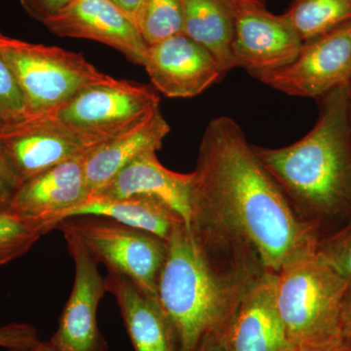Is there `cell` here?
<instances>
[{"label": "cell", "mask_w": 351, "mask_h": 351, "mask_svg": "<svg viewBox=\"0 0 351 351\" xmlns=\"http://www.w3.org/2000/svg\"><path fill=\"white\" fill-rule=\"evenodd\" d=\"M63 235L75 262V281L56 332L47 341L57 351H108L97 320L99 304L107 292L105 277L80 240L69 233Z\"/></svg>", "instance_id": "10"}, {"label": "cell", "mask_w": 351, "mask_h": 351, "mask_svg": "<svg viewBox=\"0 0 351 351\" xmlns=\"http://www.w3.org/2000/svg\"><path fill=\"white\" fill-rule=\"evenodd\" d=\"M318 252L348 283L351 294V218L320 239Z\"/></svg>", "instance_id": "24"}, {"label": "cell", "mask_w": 351, "mask_h": 351, "mask_svg": "<svg viewBox=\"0 0 351 351\" xmlns=\"http://www.w3.org/2000/svg\"><path fill=\"white\" fill-rule=\"evenodd\" d=\"M348 119H350V129H351V82H350V106H348Z\"/></svg>", "instance_id": "35"}, {"label": "cell", "mask_w": 351, "mask_h": 351, "mask_svg": "<svg viewBox=\"0 0 351 351\" xmlns=\"http://www.w3.org/2000/svg\"><path fill=\"white\" fill-rule=\"evenodd\" d=\"M87 156L66 161L21 184L6 211L34 223L43 235L52 232L91 195L85 175Z\"/></svg>", "instance_id": "11"}, {"label": "cell", "mask_w": 351, "mask_h": 351, "mask_svg": "<svg viewBox=\"0 0 351 351\" xmlns=\"http://www.w3.org/2000/svg\"><path fill=\"white\" fill-rule=\"evenodd\" d=\"M170 130L169 124L157 108L95 147L85 160L90 195H93L103 188L138 156L158 152Z\"/></svg>", "instance_id": "18"}, {"label": "cell", "mask_w": 351, "mask_h": 351, "mask_svg": "<svg viewBox=\"0 0 351 351\" xmlns=\"http://www.w3.org/2000/svg\"><path fill=\"white\" fill-rule=\"evenodd\" d=\"M82 215L106 217L131 228L152 233L167 242L176 226L184 223L172 208L149 196H131L120 199L88 198L69 218Z\"/></svg>", "instance_id": "20"}, {"label": "cell", "mask_w": 351, "mask_h": 351, "mask_svg": "<svg viewBox=\"0 0 351 351\" xmlns=\"http://www.w3.org/2000/svg\"><path fill=\"white\" fill-rule=\"evenodd\" d=\"M302 39L282 15L267 8L237 10L232 57L235 68H242L253 77L274 73L294 62Z\"/></svg>", "instance_id": "12"}, {"label": "cell", "mask_w": 351, "mask_h": 351, "mask_svg": "<svg viewBox=\"0 0 351 351\" xmlns=\"http://www.w3.org/2000/svg\"><path fill=\"white\" fill-rule=\"evenodd\" d=\"M108 138L77 130L51 115L32 117L0 124V156L21 186L51 168L89 154Z\"/></svg>", "instance_id": "7"}, {"label": "cell", "mask_w": 351, "mask_h": 351, "mask_svg": "<svg viewBox=\"0 0 351 351\" xmlns=\"http://www.w3.org/2000/svg\"><path fill=\"white\" fill-rule=\"evenodd\" d=\"M350 285L319 252L276 274L277 309L291 351H330L346 343Z\"/></svg>", "instance_id": "4"}, {"label": "cell", "mask_w": 351, "mask_h": 351, "mask_svg": "<svg viewBox=\"0 0 351 351\" xmlns=\"http://www.w3.org/2000/svg\"><path fill=\"white\" fill-rule=\"evenodd\" d=\"M105 279L134 350L181 351L175 328L157 298L145 294L130 278L114 270H108Z\"/></svg>", "instance_id": "17"}, {"label": "cell", "mask_w": 351, "mask_h": 351, "mask_svg": "<svg viewBox=\"0 0 351 351\" xmlns=\"http://www.w3.org/2000/svg\"><path fill=\"white\" fill-rule=\"evenodd\" d=\"M289 96L318 99L351 82V22L302 43L285 68L258 78Z\"/></svg>", "instance_id": "9"}, {"label": "cell", "mask_w": 351, "mask_h": 351, "mask_svg": "<svg viewBox=\"0 0 351 351\" xmlns=\"http://www.w3.org/2000/svg\"><path fill=\"white\" fill-rule=\"evenodd\" d=\"M7 351H57L55 350L48 341H40L38 346L34 348H29V350H7Z\"/></svg>", "instance_id": "33"}, {"label": "cell", "mask_w": 351, "mask_h": 351, "mask_svg": "<svg viewBox=\"0 0 351 351\" xmlns=\"http://www.w3.org/2000/svg\"><path fill=\"white\" fill-rule=\"evenodd\" d=\"M144 66L168 98H193L225 76L213 55L184 34L149 46Z\"/></svg>", "instance_id": "14"}, {"label": "cell", "mask_w": 351, "mask_h": 351, "mask_svg": "<svg viewBox=\"0 0 351 351\" xmlns=\"http://www.w3.org/2000/svg\"><path fill=\"white\" fill-rule=\"evenodd\" d=\"M38 330L27 323H10L0 327V348L25 350L40 343Z\"/></svg>", "instance_id": "26"}, {"label": "cell", "mask_w": 351, "mask_h": 351, "mask_svg": "<svg viewBox=\"0 0 351 351\" xmlns=\"http://www.w3.org/2000/svg\"><path fill=\"white\" fill-rule=\"evenodd\" d=\"M263 270L243 249L193 232L184 223L176 226L157 301L175 328L181 351H197L209 337L223 335L245 289Z\"/></svg>", "instance_id": "2"}, {"label": "cell", "mask_w": 351, "mask_h": 351, "mask_svg": "<svg viewBox=\"0 0 351 351\" xmlns=\"http://www.w3.org/2000/svg\"><path fill=\"white\" fill-rule=\"evenodd\" d=\"M21 5L34 19L43 23L73 0H19Z\"/></svg>", "instance_id": "27"}, {"label": "cell", "mask_w": 351, "mask_h": 351, "mask_svg": "<svg viewBox=\"0 0 351 351\" xmlns=\"http://www.w3.org/2000/svg\"><path fill=\"white\" fill-rule=\"evenodd\" d=\"M343 338L346 343L351 348V294L346 302L345 314H343Z\"/></svg>", "instance_id": "31"}, {"label": "cell", "mask_w": 351, "mask_h": 351, "mask_svg": "<svg viewBox=\"0 0 351 351\" xmlns=\"http://www.w3.org/2000/svg\"><path fill=\"white\" fill-rule=\"evenodd\" d=\"M112 1L138 25L145 0H112Z\"/></svg>", "instance_id": "29"}, {"label": "cell", "mask_w": 351, "mask_h": 351, "mask_svg": "<svg viewBox=\"0 0 351 351\" xmlns=\"http://www.w3.org/2000/svg\"><path fill=\"white\" fill-rule=\"evenodd\" d=\"M29 110L8 64L0 56V124H11L29 119Z\"/></svg>", "instance_id": "25"}, {"label": "cell", "mask_w": 351, "mask_h": 351, "mask_svg": "<svg viewBox=\"0 0 351 351\" xmlns=\"http://www.w3.org/2000/svg\"><path fill=\"white\" fill-rule=\"evenodd\" d=\"M237 10L244 8H265L267 0H230Z\"/></svg>", "instance_id": "32"}, {"label": "cell", "mask_w": 351, "mask_h": 351, "mask_svg": "<svg viewBox=\"0 0 351 351\" xmlns=\"http://www.w3.org/2000/svg\"><path fill=\"white\" fill-rule=\"evenodd\" d=\"M193 173L169 170L157 158L156 152L138 156L99 189L91 198L120 199L131 196H149L162 201L184 219L191 221V193Z\"/></svg>", "instance_id": "16"}, {"label": "cell", "mask_w": 351, "mask_h": 351, "mask_svg": "<svg viewBox=\"0 0 351 351\" xmlns=\"http://www.w3.org/2000/svg\"><path fill=\"white\" fill-rule=\"evenodd\" d=\"M197 351H228V350L223 343V337L219 335V336H212L205 339Z\"/></svg>", "instance_id": "30"}, {"label": "cell", "mask_w": 351, "mask_h": 351, "mask_svg": "<svg viewBox=\"0 0 351 351\" xmlns=\"http://www.w3.org/2000/svg\"><path fill=\"white\" fill-rule=\"evenodd\" d=\"M184 31L209 51L223 75L235 69L232 57L237 9L230 0H182Z\"/></svg>", "instance_id": "19"}, {"label": "cell", "mask_w": 351, "mask_h": 351, "mask_svg": "<svg viewBox=\"0 0 351 351\" xmlns=\"http://www.w3.org/2000/svg\"><path fill=\"white\" fill-rule=\"evenodd\" d=\"M191 173L189 230L249 252L272 274L318 250L319 230L295 213L232 117L208 123Z\"/></svg>", "instance_id": "1"}, {"label": "cell", "mask_w": 351, "mask_h": 351, "mask_svg": "<svg viewBox=\"0 0 351 351\" xmlns=\"http://www.w3.org/2000/svg\"><path fill=\"white\" fill-rule=\"evenodd\" d=\"M284 16L306 43L351 22V0H293Z\"/></svg>", "instance_id": "21"}, {"label": "cell", "mask_w": 351, "mask_h": 351, "mask_svg": "<svg viewBox=\"0 0 351 351\" xmlns=\"http://www.w3.org/2000/svg\"><path fill=\"white\" fill-rule=\"evenodd\" d=\"M43 24L60 38L97 41L144 66L149 46L138 25L112 0H73Z\"/></svg>", "instance_id": "13"}, {"label": "cell", "mask_w": 351, "mask_h": 351, "mask_svg": "<svg viewBox=\"0 0 351 351\" xmlns=\"http://www.w3.org/2000/svg\"><path fill=\"white\" fill-rule=\"evenodd\" d=\"M43 235L34 223L6 210H0V265L23 257Z\"/></svg>", "instance_id": "23"}, {"label": "cell", "mask_w": 351, "mask_h": 351, "mask_svg": "<svg viewBox=\"0 0 351 351\" xmlns=\"http://www.w3.org/2000/svg\"><path fill=\"white\" fill-rule=\"evenodd\" d=\"M20 184L0 156V210H6Z\"/></svg>", "instance_id": "28"}, {"label": "cell", "mask_w": 351, "mask_h": 351, "mask_svg": "<svg viewBox=\"0 0 351 351\" xmlns=\"http://www.w3.org/2000/svg\"><path fill=\"white\" fill-rule=\"evenodd\" d=\"M330 351H351V348L348 345V343H345L343 345L339 346V348H335V350Z\"/></svg>", "instance_id": "34"}, {"label": "cell", "mask_w": 351, "mask_h": 351, "mask_svg": "<svg viewBox=\"0 0 351 351\" xmlns=\"http://www.w3.org/2000/svg\"><path fill=\"white\" fill-rule=\"evenodd\" d=\"M56 228L80 240L90 255L108 270L124 274L145 294L157 298L167 242L114 219L92 215L64 219Z\"/></svg>", "instance_id": "6"}, {"label": "cell", "mask_w": 351, "mask_h": 351, "mask_svg": "<svg viewBox=\"0 0 351 351\" xmlns=\"http://www.w3.org/2000/svg\"><path fill=\"white\" fill-rule=\"evenodd\" d=\"M350 83L318 98L315 125L294 144L280 149L253 145L291 206L321 235L351 218Z\"/></svg>", "instance_id": "3"}, {"label": "cell", "mask_w": 351, "mask_h": 351, "mask_svg": "<svg viewBox=\"0 0 351 351\" xmlns=\"http://www.w3.org/2000/svg\"><path fill=\"white\" fill-rule=\"evenodd\" d=\"M0 56L19 84L29 117L51 114L82 88L112 77L95 68L82 53L2 34Z\"/></svg>", "instance_id": "5"}, {"label": "cell", "mask_w": 351, "mask_h": 351, "mask_svg": "<svg viewBox=\"0 0 351 351\" xmlns=\"http://www.w3.org/2000/svg\"><path fill=\"white\" fill-rule=\"evenodd\" d=\"M228 351H291L276 299V274L261 272L245 289L223 335Z\"/></svg>", "instance_id": "15"}, {"label": "cell", "mask_w": 351, "mask_h": 351, "mask_svg": "<svg viewBox=\"0 0 351 351\" xmlns=\"http://www.w3.org/2000/svg\"><path fill=\"white\" fill-rule=\"evenodd\" d=\"M138 27L147 46L182 34V0H145Z\"/></svg>", "instance_id": "22"}, {"label": "cell", "mask_w": 351, "mask_h": 351, "mask_svg": "<svg viewBox=\"0 0 351 351\" xmlns=\"http://www.w3.org/2000/svg\"><path fill=\"white\" fill-rule=\"evenodd\" d=\"M159 101L152 88L110 77L82 88L48 115L77 130L112 137L159 108Z\"/></svg>", "instance_id": "8"}]
</instances>
